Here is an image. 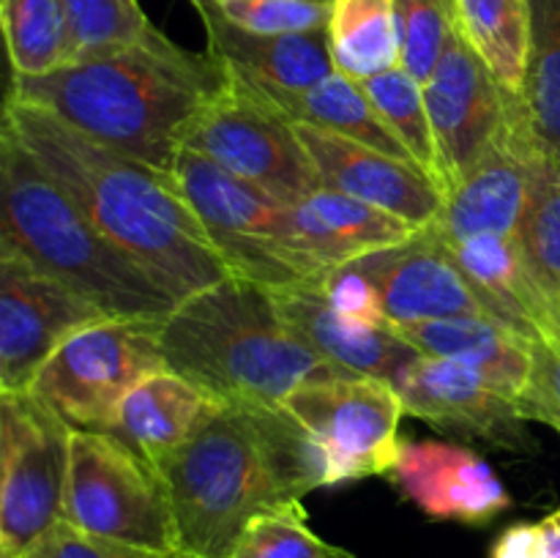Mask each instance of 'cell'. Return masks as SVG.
Returning <instances> with one entry per match:
<instances>
[{
  "instance_id": "cell-1",
  "label": "cell",
  "mask_w": 560,
  "mask_h": 558,
  "mask_svg": "<svg viewBox=\"0 0 560 558\" xmlns=\"http://www.w3.org/2000/svg\"><path fill=\"white\" fill-rule=\"evenodd\" d=\"M3 126L63 186L77 208L178 301L235 277L173 175L91 140L22 98L5 96Z\"/></svg>"
},
{
  "instance_id": "cell-2",
  "label": "cell",
  "mask_w": 560,
  "mask_h": 558,
  "mask_svg": "<svg viewBox=\"0 0 560 558\" xmlns=\"http://www.w3.org/2000/svg\"><path fill=\"white\" fill-rule=\"evenodd\" d=\"M159 470L173 498L180 553L197 558H230L257 514L339 485L328 454L284 405L230 403Z\"/></svg>"
},
{
  "instance_id": "cell-3",
  "label": "cell",
  "mask_w": 560,
  "mask_h": 558,
  "mask_svg": "<svg viewBox=\"0 0 560 558\" xmlns=\"http://www.w3.org/2000/svg\"><path fill=\"white\" fill-rule=\"evenodd\" d=\"M228 85L211 53H191L162 31L85 55L42 77L11 74L9 96L47 109L91 140L173 175L184 135Z\"/></svg>"
},
{
  "instance_id": "cell-4",
  "label": "cell",
  "mask_w": 560,
  "mask_h": 558,
  "mask_svg": "<svg viewBox=\"0 0 560 558\" xmlns=\"http://www.w3.org/2000/svg\"><path fill=\"white\" fill-rule=\"evenodd\" d=\"M159 345L167 370L228 405H282L304 383L345 377L290 332L271 290L241 277L178 301L159 323Z\"/></svg>"
},
{
  "instance_id": "cell-5",
  "label": "cell",
  "mask_w": 560,
  "mask_h": 558,
  "mask_svg": "<svg viewBox=\"0 0 560 558\" xmlns=\"http://www.w3.org/2000/svg\"><path fill=\"white\" fill-rule=\"evenodd\" d=\"M0 241L109 317L164 321L178 306L175 293L77 208L9 126H0Z\"/></svg>"
},
{
  "instance_id": "cell-6",
  "label": "cell",
  "mask_w": 560,
  "mask_h": 558,
  "mask_svg": "<svg viewBox=\"0 0 560 558\" xmlns=\"http://www.w3.org/2000/svg\"><path fill=\"white\" fill-rule=\"evenodd\" d=\"M173 178L235 277L266 290L323 288L331 271L301 249L290 206L191 148H180Z\"/></svg>"
},
{
  "instance_id": "cell-7",
  "label": "cell",
  "mask_w": 560,
  "mask_h": 558,
  "mask_svg": "<svg viewBox=\"0 0 560 558\" xmlns=\"http://www.w3.org/2000/svg\"><path fill=\"white\" fill-rule=\"evenodd\" d=\"M63 523L107 545L180 553L167 479L113 432H71Z\"/></svg>"
},
{
  "instance_id": "cell-8",
  "label": "cell",
  "mask_w": 560,
  "mask_h": 558,
  "mask_svg": "<svg viewBox=\"0 0 560 558\" xmlns=\"http://www.w3.org/2000/svg\"><path fill=\"white\" fill-rule=\"evenodd\" d=\"M71 432L33 392H0V558H25L63 523Z\"/></svg>"
},
{
  "instance_id": "cell-9",
  "label": "cell",
  "mask_w": 560,
  "mask_h": 558,
  "mask_svg": "<svg viewBox=\"0 0 560 558\" xmlns=\"http://www.w3.org/2000/svg\"><path fill=\"white\" fill-rule=\"evenodd\" d=\"M159 323L107 317L66 339L42 364L27 392L74 430L109 432L126 394L164 367Z\"/></svg>"
},
{
  "instance_id": "cell-10",
  "label": "cell",
  "mask_w": 560,
  "mask_h": 558,
  "mask_svg": "<svg viewBox=\"0 0 560 558\" xmlns=\"http://www.w3.org/2000/svg\"><path fill=\"white\" fill-rule=\"evenodd\" d=\"M184 148L202 153L235 178L268 191L284 206H293L323 189L315 162L293 120L284 118L266 96L230 69L228 85L186 129Z\"/></svg>"
},
{
  "instance_id": "cell-11",
  "label": "cell",
  "mask_w": 560,
  "mask_h": 558,
  "mask_svg": "<svg viewBox=\"0 0 560 558\" xmlns=\"http://www.w3.org/2000/svg\"><path fill=\"white\" fill-rule=\"evenodd\" d=\"M284 408L306 427L337 470V481L388 476L399 460L405 403L377 377H323L295 388Z\"/></svg>"
},
{
  "instance_id": "cell-12",
  "label": "cell",
  "mask_w": 560,
  "mask_h": 558,
  "mask_svg": "<svg viewBox=\"0 0 560 558\" xmlns=\"http://www.w3.org/2000/svg\"><path fill=\"white\" fill-rule=\"evenodd\" d=\"M107 312L0 241V392H25L44 361Z\"/></svg>"
},
{
  "instance_id": "cell-13",
  "label": "cell",
  "mask_w": 560,
  "mask_h": 558,
  "mask_svg": "<svg viewBox=\"0 0 560 558\" xmlns=\"http://www.w3.org/2000/svg\"><path fill=\"white\" fill-rule=\"evenodd\" d=\"M405 414L448 435L525 452L534 446L520 399L495 381L448 359L416 356L392 383Z\"/></svg>"
},
{
  "instance_id": "cell-14",
  "label": "cell",
  "mask_w": 560,
  "mask_h": 558,
  "mask_svg": "<svg viewBox=\"0 0 560 558\" xmlns=\"http://www.w3.org/2000/svg\"><path fill=\"white\" fill-rule=\"evenodd\" d=\"M424 98L441 159V189L446 197L498 135L514 93H509L465 38L452 31L430 80L424 82Z\"/></svg>"
},
{
  "instance_id": "cell-15",
  "label": "cell",
  "mask_w": 560,
  "mask_h": 558,
  "mask_svg": "<svg viewBox=\"0 0 560 558\" xmlns=\"http://www.w3.org/2000/svg\"><path fill=\"white\" fill-rule=\"evenodd\" d=\"M539 146L530 137L512 98L506 120L481 156L446 191L443 208L430 230L443 239L470 235H517L534 181V159Z\"/></svg>"
},
{
  "instance_id": "cell-16",
  "label": "cell",
  "mask_w": 560,
  "mask_h": 558,
  "mask_svg": "<svg viewBox=\"0 0 560 558\" xmlns=\"http://www.w3.org/2000/svg\"><path fill=\"white\" fill-rule=\"evenodd\" d=\"M350 266L375 288L383 315L392 326L490 315L448 255L446 244L430 228H421L405 244L359 257Z\"/></svg>"
},
{
  "instance_id": "cell-17",
  "label": "cell",
  "mask_w": 560,
  "mask_h": 558,
  "mask_svg": "<svg viewBox=\"0 0 560 558\" xmlns=\"http://www.w3.org/2000/svg\"><path fill=\"white\" fill-rule=\"evenodd\" d=\"M323 186L372 202L416 228H430L443 208L435 181L413 162L383 153L334 131L295 124Z\"/></svg>"
},
{
  "instance_id": "cell-18",
  "label": "cell",
  "mask_w": 560,
  "mask_h": 558,
  "mask_svg": "<svg viewBox=\"0 0 560 558\" xmlns=\"http://www.w3.org/2000/svg\"><path fill=\"white\" fill-rule=\"evenodd\" d=\"M388 479L432 520L485 525L512 507L495 470L459 443L402 441Z\"/></svg>"
},
{
  "instance_id": "cell-19",
  "label": "cell",
  "mask_w": 560,
  "mask_h": 558,
  "mask_svg": "<svg viewBox=\"0 0 560 558\" xmlns=\"http://www.w3.org/2000/svg\"><path fill=\"white\" fill-rule=\"evenodd\" d=\"M271 295L290 332L345 375L394 383L402 367L419 356L392 323L345 315L317 288L271 290Z\"/></svg>"
},
{
  "instance_id": "cell-20",
  "label": "cell",
  "mask_w": 560,
  "mask_h": 558,
  "mask_svg": "<svg viewBox=\"0 0 560 558\" xmlns=\"http://www.w3.org/2000/svg\"><path fill=\"white\" fill-rule=\"evenodd\" d=\"M435 233V230H432ZM438 235V233H435ZM438 239L465 274L490 317L528 342H560V317L512 235Z\"/></svg>"
},
{
  "instance_id": "cell-21",
  "label": "cell",
  "mask_w": 560,
  "mask_h": 558,
  "mask_svg": "<svg viewBox=\"0 0 560 558\" xmlns=\"http://www.w3.org/2000/svg\"><path fill=\"white\" fill-rule=\"evenodd\" d=\"M191 5L206 25L208 53L246 80L304 91L337 71L328 49V31L252 33L233 25L213 0H197Z\"/></svg>"
},
{
  "instance_id": "cell-22",
  "label": "cell",
  "mask_w": 560,
  "mask_h": 558,
  "mask_svg": "<svg viewBox=\"0 0 560 558\" xmlns=\"http://www.w3.org/2000/svg\"><path fill=\"white\" fill-rule=\"evenodd\" d=\"M224 408L228 403L208 388L173 370H159L126 394L109 432L159 468Z\"/></svg>"
},
{
  "instance_id": "cell-23",
  "label": "cell",
  "mask_w": 560,
  "mask_h": 558,
  "mask_svg": "<svg viewBox=\"0 0 560 558\" xmlns=\"http://www.w3.org/2000/svg\"><path fill=\"white\" fill-rule=\"evenodd\" d=\"M290 219L301 249L328 271L372 252L405 244L421 230L372 202L326 186L293 202Z\"/></svg>"
},
{
  "instance_id": "cell-24",
  "label": "cell",
  "mask_w": 560,
  "mask_h": 558,
  "mask_svg": "<svg viewBox=\"0 0 560 558\" xmlns=\"http://www.w3.org/2000/svg\"><path fill=\"white\" fill-rule=\"evenodd\" d=\"M399 337L413 345L419 356L448 359L481 372L498 386L523 397L528 388L534 353L528 339L490 315H459L443 321L394 326Z\"/></svg>"
},
{
  "instance_id": "cell-25",
  "label": "cell",
  "mask_w": 560,
  "mask_h": 558,
  "mask_svg": "<svg viewBox=\"0 0 560 558\" xmlns=\"http://www.w3.org/2000/svg\"><path fill=\"white\" fill-rule=\"evenodd\" d=\"M246 82L293 124L334 131V135L350 137V140L364 142V146L377 148V151L405 159V162H413L402 142L394 137V131L383 124L377 109L372 107L364 85L353 80V77L342 74V71H334L326 80H320L312 88H304V91H284V88L262 85V82L255 80Z\"/></svg>"
},
{
  "instance_id": "cell-26",
  "label": "cell",
  "mask_w": 560,
  "mask_h": 558,
  "mask_svg": "<svg viewBox=\"0 0 560 558\" xmlns=\"http://www.w3.org/2000/svg\"><path fill=\"white\" fill-rule=\"evenodd\" d=\"M454 31L520 96L530 53V0H452Z\"/></svg>"
},
{
  "instance_id": "cell-27",
  "label": "cell",
  "mask_w": 560,
  "mask_h": 558,
  "mask_svg": "<svg viewBox=\"0 0 560 558\" xmlns=\"http://www.w3.org/2000/svg\"><path fill=\"white\" fill-rule=\"evenodd\" d=\"M328 49L337 71L370 80L402 66V33L394 0H331Z\"/></svg>"
},
{
  "instance_id": "cell-28",
  "label": "cell",
  "mask_w": 560,
  "mask_h": 558,
  "mask_svg": "<svg viewBox=\"0 0 560 558\" xmlns=\"http://www.w3.org/2000/svg\"><path fill=\"white\" fill-rule=\"evenodd\" d=\"M517 104L536 146L560 156V0H530V53Z\"/></svg>"
},
{
  "instance_id": "cell-29",
  "label": "cell",
  "mask_w": 560,
  "mask_h": 558,
  "mask_svg": "<svg viewBox=\"0 0 560 558\" xmlns=\"http://www.w3.org/2000/svg\"><path fill=\"white\" fill-rule=\"evenodd\" d=\"M514 239L560 317V156L556 153L541 148L536 153L528 206Z\"/></svg>"
},
{
  "instance_id": "cell-30",
  "label": "cell",
  "mask_w": 560,
  "mask_h": 558,
  "mask_svg": "<svg viewBox=\"0 0 560 558\" xmlns=\"http://www.w3.org/2000/svg\"><path fill=\"white\" fill-rule=\"evenodd\" d=\"M11 74L42 77L69 63V27L60 0H0Z\"/></svg>"
},
{
  "instance_id": "cell-31",
  "label": "cell",
  "mask_w": 560,
  "mask_h": 558,
  "mask_svg": "<svg viewBox=\"0 0 560 558\" xmlns=\"http://www.w3.org/2000/svg\"><path fill=\"white\" fill-rule=\"evenodd\" d=\"M359 82L364 85L366 96H370L372 107L377 109L383 124L394 131V137L402 142L410 159L441 189V159H438L435 135H432L430 113H427L424 82L416 80L405 66H394V69Z\"/></svg>"
},
{
  "instance_id": "cell-32",
  "label": "cell",
  "mask_w": 560,
  "mask_h": 558,
  "mask_svg": "<svg viewBox=\"0 0 560 558\" xmlns=\"http://www.w3.org/2000/svg\"><path fill=\"white\" fill-rule=\"evenodd\" d=\"M69 27V63L102 49L142 42L156 31L137 0H60Z\"/></svg>"
},
{
  "instance_id": "cell-33",
  "label": "cell",
  "mask_w": 560,
  "mask_h": 558,
  "mask_svg": "<svg viewBox=\"0 0 560 558\" xmlns=\"http://www.w3.org/2000/svg\"><path fill=\"white\" fill-rule=\"evenodd\" d=\"M304 503L257 514L235 542L230 558H345L350 550L323 542L310 528Z\"/></svg>"
},
{
  "instance_id": "cell-34",
  "label": "cell",
  "mask_w": 560,
  "mask_h": 558,
  "mask_svg": "<svg viewBox=\"0 0 560 558\" xmlns=\"http://www.w3.org/2000/svg\"><path fill=\"white\" fill-rule=\"evenodd\" d=\"M394 5L402 33V66L427 82L454 31L452 0H394Z\"/></svg>"
},
{
  "instance_id": "cell-35",
  "label": "cell",
  "mask_w": 560,
  "mask_h": 558,
  "mask_svg": "<svg viewBox=\"0 0 560 558\" xmlns=\"http://www.w3.org/2000/svg\"><path fill=\"white\" fill-rule=\"evenodd\" d=\"M233 25L252 33L328 31L331 0H213Z\"/></svg>"
},
{
  "instance_id": "cell-36",
  "label": "cell",
  "mask_w": 560,
  "mask_h": 558,
  "mask_svg": "<svg viewBox=\"0 0 560 558\" xmlns=\"http://www.w3.org/2000/svg\"><path fill=\"white\" fill-rule=\"evenodd\" d=\"M534 370L520 408L528 421H541L560 435V342H530Z\"/></svg>"
},
{
  "instance_id": "cell-37",
  "label": "cell",
  "mask_w": 560,
  "mask_h": 558,
  "mask_svg": "<svg viewBox=\"0 0 560 558\" xmlns=\"http://www.w3.org/2000/svg\"><path fill=\"white\" fill-rule=\"evenodd\" d=\"M490 558H560V509L539 523H514L492 545Z\"/></svg>"
},
{
  "instance_id": "cell-38",
  "label": "cell",
  "mask_w": 560,
  "mask_h": 558,
  "mask_svg": "<svg viewBox=\"0 0 560 558\" xmlns=\"http://www.w3.org/2000/svg\"><path fill=\"white\" fill-rule=\"evenodd\" d=\"M320 293L337 306L339 312L350 317H359L366 323H388L386 315L381 310V301H377L375 288L366 282V277L361 271H355L353 266H339L323 282Z\"/></svg>"
},
{
  "instance_id": "cell-39",
  "label": "cell",
  "mask_w": 560,
  "mask_h": 558,
  "mask_svg": "<svg viewBox=\"0 0 560 558\" xmlns=\"http://www.w3.org/2000/svg\"><path fill=\"white\" fill-rule=\"evenodd\" d=\"M25 558H197L189 553H170V556H156V553L129 550V547L107 545V542L91 539V536L80 534L71 525L60 523L31 556Z\"/></svg>"
},
{
  "instance_id": "cell-40",
  "label": "cell",
  "mask_w": 560,
  "mask_h": 558,
  "mask_svg": "<svg viewBox=\"0 0 560 558\" xmlns=\"http://www.w3.org/2000/svg\"><path fill=\"white\" fill-rule=\"evenodd\" d=\"M345 558H353V553H348V556H345Z\"/></svg>"
},
{
  "instance_id": "cell-41",
  "label": "cell",
  "mask_w": 560,
  "mask_h": 558,
  "mask_svg": "<svg viewBox=\"0 0 560 558\" xmlns=\"http://www.w3.org/2000/svg\"><path fill=\"white\" fill-rule=\"evenodd\" d=\"M191 3H197V0H191Z\"/></svg>"
}]
</instances>
